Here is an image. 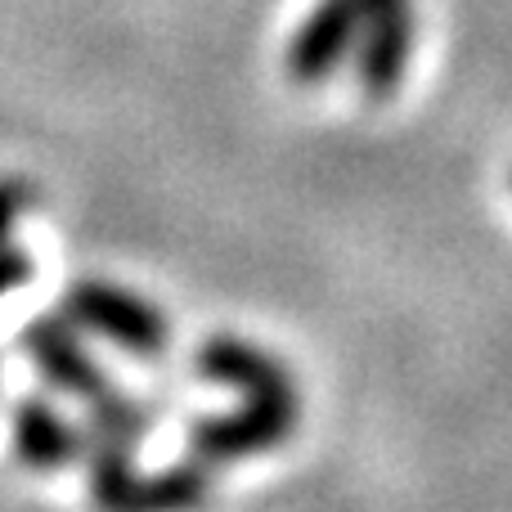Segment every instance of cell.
Listing matches in <instances>:
<instances>
[{
  "label": "cell",
  "mask_w": 512,
  "mask_h": 512,
  "mask_svg": "<svg viewBox=\"0 0 512 512\" xmlns=\"http://www.w3.org/2000/svg\"><path fill=\"white\" fill-rule=\"evenodd\" d=\"M373 0H319L310 18L288 41V77L297 86H319L342 68L346 50H355Z\"/></svg>",
  "instance_id": "cell-3"
},
{
  "label": "cell",
  "mask_w": 512,
  "mask_h": 512,
  "mask_svg": "<svg viewBox=\"0 0 512 512\" xmlns=\"http://www.w3.org/2000/svg\"><path fill=\"white\" fill-rule=\"evenodd\" d=\"M153 409L140 400L122 396V391H104L99 400H90V418L81 427V445H99V450H131L149 436Z\"/></svg>",
  "instance_id": "cell-9"
},
{
  "label": "cell",
  "mask_w": 512,
  "mask_h": 512,
  "mask_svg": "<svg viewBox=\"0 0 512 512\" xmlns=\"http://www.w3.org/2000/svg\"><path fill=\"white\" fill-rule=\"evenodd\" d=\"M207 499H212V472L207 463L189 459L167 472H153V477L135 472L117 512H198L207 508Z\"/></svg>",
  "instance_id": "cell-8"
},
{
  "label": "cell",
  "mask_w": 512,
  "mask_h": 512,
  "mask_svg": "<svg viewBox=\"0 0 512 512\" xmlns=\"http://www.w3.org/2000/svg\"><path fill=\"white\" fill-rule=\"evenodd\" d=\"M18 342H23L27 360L36 364V373H41L54 391H63V396H77L90 405V400H99L104 391H113V382H108V373L95 364V355H86V346H81V337H77V324H72L68 315H36L32 324L18 333Z\"/></svg>",
  "instance_id": "cell-4"
},
{
  "label": "cell",
  "mask_w": 512,
  "mask_h": 512,
  "mask_svg": "<svg viewBox=\"0 0 512 512\" xmlns=\"http://www.w3.org/2000/svg\"><path fill=\"white\" fill-rule=\"evenodd\" d=\"M32 279V256L23 248H9V243H0V297H9V292L18 288V283Z\"/></svg>",
  "instance_id": "cell-11"
},
{
  "label": "cell",
  "mask_w": 512,
  "mask_h": 512,
  "mask_svg": "<svg viewBox=\"0 0 512 512\" xmlns=\"http://www.w3.org/2000/svg\"><path fill=\"white\" fill-rule=\"evenodd\" d=\"M9 432H14L18 459L36 472H59V468L81 463V427H72L45 400H18Z\"/></svg>",
  "instance_id": "cell-7"
},
{
  "label": "cell",
  "mask_w": 512,
  "mask_h": 512,
  "mask_svg": "<svg viewBox=\"0 0 512 512\" xmlns=\"http://www.w3.org/2000/svg\"><path fill=\"white\" fill-rule=\"evenodd\" d=\"M194 369L212 382L243 391V400H297L288 369L274 355H265L261 346L239 342V337H212L198 346Z\"/></svg>",
  "instance_id": "cell-6"
},
{
  "label": "cell",
  "mask_w": 512,
  "mask_h": 512,
  "mask_svg": "<svg viewBox=\"0 0 512 512\" xmlns=\"http://www.w3.org/2000/svg\"><path fill=\"white\" fill-rule=\"evenodd\" d=\"M63 315L77 328H90V333L108 337L113 346L131 351L135 360H158L171 346L167 315L108 279H77L63 297Z\"/></svg>",
  "instance_id": "cell-1"
},
{
  "label": "cell",
  "mask_w": 512,
  "mask_h": 512,
  "mask_svg": "<svg viewBox=\"0 0 512 512\" xmlns=\"http://www.w3.org/2000/svg\"><path fill=\"white\" fill-rule=\"evenodd\" d=\"M297 427V400H243V409L216 418H198L189 427V459L198 463H225L248 459V454L274 450Z\"/></svg>",
  "instance_id": "cell-2"
},
{
  "label": "cell",
  "mask_w": 512,
  "mask_h": 512,
  "mask_svg": "<svg viewBox=\"0 0 512 512\" xmlns=\"http://www.w3.org/2000/svg\"><path fill=\"white\" fill-rule=\"evenodd\" d=\"M414 50V0H373L355 41V77L369 99L396 95Z\"/></svg>",
  "instance_id": "cell-5"
},
{
  "label": "cell",
  "mask_w": 512,
  "mask_h": 512,
  "mask_svg": "<svg viewBox=\"0 0 512 512\" xmlns=\"http://www.w3.org/2000/svg\"><path fill=\"white\" fill-rule=\"evenodd\" d=\"M27 203H32V189H27L23 180H0V243L14 230V221L23 216Z\"/></svg>",
  "instance_id": "cell-10"
}]
</instances>
